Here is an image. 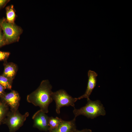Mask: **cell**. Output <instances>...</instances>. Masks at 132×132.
Wrapping results in <instances>:
<instances>
[{
	"label": "cell",
	"mask_w": 132,
	"mask_h": 132,
	"mask_svg": "<svg viewBox=\"0 0 132 132\" xmlns=\"http://www.w3.org/2000/svg\"></svg>",
	"instance_id": "cell-20"
},
{
	"label": "cell",
	"mask_w": 132,
	"mask_h": 132,
	"mask_svg": "<svg viewBox=\"0 0 132 132\" xmlns=\"http://www.w3.org/2000/svg\"><path fill=\"white\" fill-rule=\"evenodd\" d=\"M10 1L9 0H0V10L3 8Z\"/></svg>",
	"instance_id": "cell-17"
},
{
	"label": "cell",
	"mask_w": 132,
	"mask_h": 132,
	"mask_svg": "<svg viewBox=\"0 0 132 132\" xmlns=\"http://www.w3.org/2000/svg\"><path fill=\"white\" fill-rule=\"evenodd\" d=\"M52 86L48 80H43L39 87L28 95L27 100L34 105L39 106L40 110L45 113L48 112V107L52 102Z\"/></svg>",
	"instance_id": "cell-1"
},
{
	"label": "cell",
	"mask_w": 132,
	"mask_h": 132,
	"mask_svg": "<svg viewBox=\"0 0 132 132\" xmlns=\"http://www.w3.org/2000/svg\"><path fill=\"white\" fill-rule=\"evenodd\" d=\"M4 70L2 74L4 76L13 80L17 72L18 68L17 65L12 62H4Z\"/></svg>",
	"instance_id": "cell-10"
},
{
	"label": "cell",
	"mask_w": 132,
	"mask_h": 132,
	"mask_svg": "<svg viewBox=\"0 0 132 132\" xmlns=\"http://www.w3.org/2000/svg\"><path fill=\"white\" fill-rule=\"evenodd\" d=\"M5 10L7 21L10 23H15L16 15L13 5H11L8 6L5 8Z\"/></svg>",
	"instance_id": "cell-11"
},
{
	"label": "cell",
	"mask_w": 132,
	"mask_h": 132,
	"mask_svg": "<svg viewBox=\"0 0 132 132\" xmlns=\"http://www.w3.org/2000/svg\"><path fill=\"white\" fill-rule=\"evenodd\" d=\"M9 107L0 100V124L2 123L9 112Z\"/></svg>",
	"instance_id": "cell-12"
},
{
	"label": "cell",
	"mask_w": 132,
	"mask_h": 132,
	"mask_svg": "<svg viewBox=\"0 0 132 132\" xmlns=\"http://www.w3.org/2000/svg\"><path fill=\"white\" fill-rule=\"evenodd\" d=\"M6 45L2 29L0 26V48Z\"/></svg>",
	"instance_id": "cell-16"
},
{
	"label": "cell",
	"mask_w": 132,
	"mask_h": 132,
	"mask_svg": "<svg viewBox=\"0 0 132 132\" xmlns=\"http://www.w3.org/2000/svg\"><path fill=\"white\" fill-rule=\"evenodd\" d=\"M5 89L3 86L0 84V98L5 93Z\"/></svg>",
	"instance_id": "cell-18"
},
{
	"label": "cell",
	"mask_w": 132,
	"mask_h": 132,
	"mask_svg": "<svg viewBox=\"0 0 132 132\" xmlns=\"http://www.w3.org/2000/svg\"><path fill=\"white\" fill-rule=\"evenodd\" d=\"M62 120L58 117L55 118L49 117L48 121V131L50 132L56 128L61 122Z\"/></svg>",
	"instance_id": "cell-13"
},
{
	"label": "cell",
	"mask_w": 132,
	"mask_h": 132,
	"mask_svg": "<svg viewBox=\"0 0 132 132\" xmlns=\"http://www.w3.org/2000/svg\"><path fill=\"white\" fill-rule=\"evenodd\" d=\"M0 100L6 104L10 108L11 111L18 110L20 97L18 92L12 90L9 93H5L0 98Z\"/></svg>",
	"instance_id": "cell-6"
},
{
	"label": "cell",
	"mask_w": 132,
	"mask_h": 132,
	"mask_svg": "<svg viewBox=\"0 0 132 132\" xmlns=\"http://www.w3.org/2000/svg\"><path fill=\"white\" fill-rule=\"evenodd\" d=\"M49 117L40 110L35 112L32 118L33 120V127L41 131H48V121Z\"/></svg>",
	"instance_id": "cell-7"
},
{
	"label": "cell",
	"mask_w": 132,
	"mask_h": 132,
	"mask_svg": "<svg viewBox=\"0 0 132 132\" xmlns=\"http://www.w3.org/2000/svg\"><path fill=\"white\" fill-rule=\"evenodd\" d=\"M13 80L2 75H0V84L5 89H11Z\"/></svg>",
	"instance_id": "cell-14"
},
{
	"label": "cell",
	"mask_w": 132,
	"mask_h": 132,
	"mask_svg": "<svg viewBox=\"0 0 132 132\" xmlns=\"http://www.w3.org/2000/svg\"><path fill=\"white\" fill-rule=\"evenodd\" d=\"M73 132H92V131L90 129H86L81 130H78L76 129Z\"/></svg>",
	"instance_id": "cell-19"
},
{
	"label": "cell",
	"mask_w": 132,
	"mask_h": 132,
	"mask_svg": "<svg viewBox=\"0 0 132 132\" xmlns=\"http://www.w3.org/2000/svg\"><path fill=\"white\" fill-rule=\"evenodd\" d=\"M76 118L72 120L66 121L62 120L61 122L55 129L50 132H73L76 129Z\"/></svg>",
	"instance_id": "cell-9"
},
{
	"label": "cell",
	"mask_w": 132,
	"mask_h": 132,
	"mask_svg": "<svg viewBox=\"0 0 132 132\" xmlns=\"http://www.w3.org/2000/svg\"><path fill=\"white\" fill-rule=\"evenodd\" d=\"M88 74V79L86 91L83 95L77 98L78 100L84 98L89 99L90 96L96 85L97 73L94 71L89 70Z\"/></svg>",
	"instance_id": "cell-8"
},
{
	"label": "cell",
	"mask_w": 132,
	"mask_h": 132,
	"mask_svg": "<svg viewBox=\"0 0 132 132\" xmlns=\"http://www.w3.org/2000/svg\"><path fill=\"white\" fill-rule=\"evenodd\" d=\"M10 54V53L9 52L0 51V61L6 62Z\"/></svg>",
	"instance_id": "cell-15"
},
{
	"label": "cell",
	"mask_w": 132,
	"mask_h": 132,
	"mask_svg": "<svg viewBox=\"0 0 132 132\" xmlns=\"http://www.w3.org/2000/svg\"><path fill=\"white\" fill-rule=\"evenodd\" d=\"M87 104L84 107L79 109L74 108L73 112L75 118L81 115L93 119L99 116L105 115L104 108L100 100L93 101L89 99H87Z\"/></svg>",
	"instance_id": "cell-2"
},
{
	"label": "cell",
	"mask_w": 132,
	"mask_h": 132,
	"mask_svg": "<svg viewBox=\"0 0 132 132\" xmlns=\"http://www.w3.org/2000/svg\"><path fill=\"white\" fill-rule=\"evenodd\" d=\"M52 97L55 102L56 111L58 114L60 113V109L62 107L71 106L75 108V103L78 100L77 98L72 97L63 89L53 92Z\"/></svg>",
	"instance_id": "cell-5"
},
{
	"label": "cell",
	"mask_w": 132,
	"mask_h": 132,
	"mask_svg": "<svg viewBox=\"0 0 132 132\" xmlns=\"http://www.w3.org/2000/svg\"><path fill=\"white\" fill-rule=\"evenodd\" d=\"M0 26L6 45L18 42L23 32L22 28L15 23L8 22L4 17L0 19Z\"/></svg>",
	"instance_id": "cell-3"
},
{
	"label": "cell",
	"mask_w": 132,
	"mask_h": 132,
	"mask_svg": "<svg viewBox=\"0 0 132 132\" xmlns=\"http://www.w3.org/2000/svg\"><path fill=\"white\" fill-rule=\"evenodd\" d=\"M29 115L28 112L22 115L18 110L15 111H9L2 123L8 126L10 132H14L23 125Z\"/></svg>",
	"instance_id": "cell-4"
}]
</instances>
